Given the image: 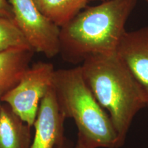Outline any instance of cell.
<instances>
[{
    "instance_id": "3957f363",
    "label": "cell",
    "mask_w": 148,
    "mask_h": 148,
    "mask_svg": "<svg viewBox=\"0 0 148 148\" xmlns=\"http://www.w3.org/2000/svg\"><path fill=\"white\" fill-rule=\"evenodd\" d=\"M52 87L65 118L77 127V139L88 148H119V138L106 110L85 82L80 66L55 70Z\"/></svg>"
},
{
    "instance_id": "2e32d148",
    "label": "cell",
    "mask_w": 148,
    "mask_h": 148,
    "mask_svg": "<svg viewBox=\"0 0 148 148\" xmlns=\"http://www.w3.org/2000/svg\"><path fill=\"white\" fill-rule=\"evenodd\" d=\"M88 1H92V0H88ZM105 1H106V0H105Z\"/></svg>"
},
{
    "instance_id": "4fadbf2b",
    "label": "cell",
    "mask_w": 148,
    "mask_h": 148,
    "mask_svg": "<svg viewBox=\"0 0 148 148\" xmlns=\"http://www.w3.org/2000/svg\"><path fill=\"white\" fill-rule=\"evenodd\" d=\"M74 148H88V147H86V146L85 145L82 141H81V140L77 139V143H76V145H75V147Z\"/></svg>"
},
{
    "instance_id": "277c9868",
    "label": "cell",
    "mask_w": 148,
    "mask_h": 148,
    "mask_svg": "<svg viewBox=\"0 0 148 148\" xmlns=\"http://www.w3.org/2000/svg\"><path fill=\"white\" fill-rule=\"evenodd\" d=\"M55 69L49 62L29 66L17 84L1 97L29 127L34 125L40 101L52 86Z\"/></svg>"
},
{
    "instance_id": "8992f818",
    "label": "cell",
    "mask_w": 148,
    "mask_h": 148,
    "mask_svg": "<svg viewBox=\"0 0 148 148\" xmlns=\"http://www.w3.org/2000/svg\"><path fill=\"white\" fill-rule=\"evenodd\" d=\"M65 119L51 86L40 101L33 125L35 132L30 148H56L64 138Z\"/></svg>"
},
{
    "instance_id": "5b68a950",
    "label": "cell",
    "mask_w": 148,
    "mask_h": 148,
    "mask_svg": "<svg viewBox=\"0 0 148 148\" xmlns=\"http://www.w3.org/2000/svg\"><path fill=\"white\" fill-rule=\"evenodd\" d=\"M13 19L34 51L52 58L60 51V27L42 14L34 0H7Z\"/></svg>"
},
{
    "instance_id": "30bf717a",
    "label": "cell",
    "mask_w": 148,
    "mask_h": 148,
    "mask_svg": "<svg viewBox=\"0 0 148 148\" xmlns=\"http://www.w3.org/2000/svg\"><path fill=\"white\" fill-rule=\"evenodd\" d=\"M37 8L59 27L69 23L85 8L88 0H34Z\"/></svg>"
},
{
    "instance_id": "7c38bea8",
    "label": "cell",
    "mask_w": 148,
    "mask_h": 148,
    "mask_svg": "<svg viewBox=\"0 0 148 148\" xmlns=\"http://www.w3.org/2000/svg\"><path fill=\"white\" fill-rule=\"evenodd\" d=\"M0 17L13 18L10 5L7 0H0Z\"/></svg>"
},
{
    "instance_id": "6da1fadb",
    "label": "cell",
    "mask_w": 148,
    "mask_h": 148,
    "mask_svg": "<svg viewBox=\"0 0 148 148\" xmlns=\"http://www.w3.org/2000/svg\"><path fill=\"white\" fill-rule=\"evenodd\" d=\"M80 69L92 95L110 116L121 147L134 116L147 107L145 90L116 52L90 56Z\"/></svg>"
},
{
    "instance_id": "9c48e42d",
    "label": "cell",
    "mask_w": 148,
    "mask_h": 148,
    "mask_svg": "<svg viewBox=\"0 0 148 148\" xmlns=\"http://www.w3.org/2000/svg\"><path fill=\"white\" fill-rule=\"evenodd\" d=\"M34 51L13 49L0 53V95L12 89L29 67Z\"/></svg>"
},
{
    "instance_id": "ba28073f",
    "label": "cell",
    "mask_w": 148,
    "mask_h": 148,
    "mask_svg": "<svg viewBox=\"0 0 148 148\" xmlns=\"http://www.w3.org/2000/svg\"><path fill=\"white\" fill-rule=\"evenodd\" d=\"M30 127L3 103L0 110V148H30Z\"/></svg>"
},
{
    "instance_id": "9a60e30c",
    "label": "cell",
    "mask_w": 148,
    "mask_h": 148,
    "mask_svg": "<svg viewBox=\"0 0 148 148\" xmlns=\"http://www.w3.org/2000/svg\"><path fill=\"white\" fill-rule=\"evenodd\" d=\"M1 96L0 95V110H1Z\"/></svg>"
},
{
    "instance_id": "8fae6325",
    "label": "cell",
    "mask_w": 148,
    "mask_h": 148,
    "mask_svg": "<svg viewBox=\"0 0 148 148\" xmlns=\"http://www.w3.org/2000/svg\"><path fill=\"white\" fill-rule=\"evenodd\" d=\"M13 49H32L13 18L0 17V53Z\"/></svg>"
},
{
    "instance_id": "52a82bcc",
    "label": "cell",
    "mask_w": 148,
    "mask_h": 148,
    "mask_svg": "<svg viewBox=\"0 0 148 148\" xmlns=\"http://www.w3.org/2000/svg\"><path fill=\"white\" fill-rule=\"evenodd\" d=\"M116 52L145 90L148 101V27L125 32Z\"/></svg>"
},
{
    "instance_id": "5bb4252c",
    "label": "cell",
    "mask_w": 148,
    "mask_h": 148,
    "mask_svg": "<svg viewBox=\"0 0 148 148\" xmlns=\"http://www.w3.org/2000/svg\"><path fill=\"white\" fill-rule=\"evenodd\" d=\"M56 148H69L67 147V145H66V143L65 138H64V139L62 140V141L61 142V143L59 144L58 146H57Z\"/></svg>"
},
{
    "instance_id": "7a4b0ae2",
    "label": "cell",
    "mask_w": 148,
    "mask_h": 148,
    "mask_svg": "<svg viewBox=\"0 0 148 148\" xmlns=\"http://www.w3.org/2000/svg\"><path fill=\"white\" fill-rule=\"evenodd\" d=\"M137 0H106L86 8L60 27V51L76 64L95 54L115 53Z\"/></svg>"
},
{
    "instance_id": "e0dca14e",
    "label": "cell",
    "mask_w": 148,
    "mask_h": 148,
    "mask_svg": "<svg viewBox=\"0 0 148 148\" xmlns=\"http://www.w3.org/2000/svg\"><path fill=\"white\" fill-rule=\"evenodd\" d=\"M145 1H147V2H148V0H145Z\"/></svg>"
}]
</instances>
